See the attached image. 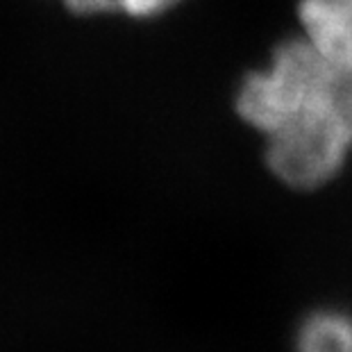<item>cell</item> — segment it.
Wrapping results in <instances>:
<instances>
[{"instance_id":"1","label":"cell","mask_w":352,"mask_h":352,"mask_svg":"<svg viewBox=\"0 0 352 352\" xmlns=\"http://www.w3.org/2000/svg\"><path fill=\"white\" fill-rule=\"evenodd\" d=\"M236 111L266 137L268 168L294 189L323 186L352 151V76L302 36L277 46L271 66L245 78Z\"/></svg>"},{"instance_id":"2","label":"cell","mask_w":352,"mask_h":352,"mask_svg":"<svg viewBox=\"0 0 352 352\" xmlns=\"http://www.w3.org/2000/svg\"><path fill=\"white\" fill-rule=\"evenodd\" d=\"M302 39L334 69L352 76V0H300Z\"/></svg>"},{"instance_id":"3","label":"cell","mask_w":352,"mask_h":352,"mask_svg":"<svg viewBox=\"0 0 352 352\" xmlns=\"http://www.w3.org/2000/svg\"><path fill=\"white\" fill-rule=\"evenodd\" d=\"M296 352H352V316L336 309L314 311L298 327Z\"/></svg>"},{"instance_id":"4","label":"cell","mask_w":352,"mask_h":352,"mask_svg":"<svg viewBox=\"0 0 352 352\" xmlns=\"http://www.w3.org/2000/svg\"><path fill=\"white\" fill-rule=\"evenodd\" d=\"M177 0H66V5L78 14H111L123 12L134 19L157 16L170 10Z\"/></svg>"}]
</instances>
